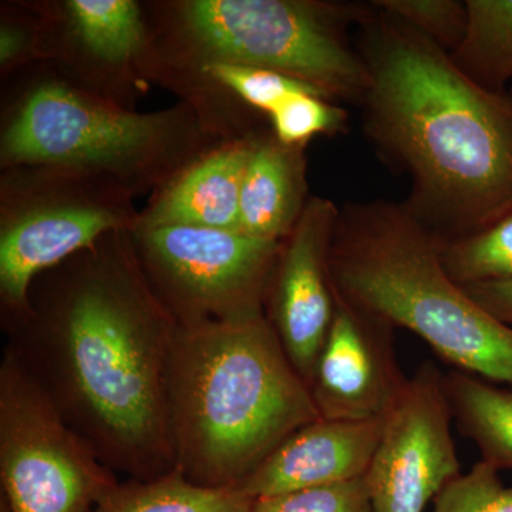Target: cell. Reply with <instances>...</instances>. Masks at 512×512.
I'll use <instances>...</instances> for the list:
<instances>
[{"label":"cell","mask_w":512,"mask_h":512,"mask_svg":"<svg viewBox=\"0 0 512 512\" xmlns=\"http://www.w3.org/2000/svg\"><path fill=\"white\" fill-rule=\"evenodd\" d=\"M372 3L406 22L450 55L466 36V0H372Z\"/></svg>","instance_id":"cell-23"},{"label":"cell","mask_w":512,"mask_h":512,"mask_svg":"<svg viewBox=\"0 0 512 512\" xmlns=\"http://www.w3.org/2000/svg\"><path fill=\"white\" fill-rule=\"evenodd\" d=\"M466 2V36L451 59L484 89L508 92L505 86L512 82V0Z\"/></svg>","instance_id":"cell-19"},{"label":"cell","mask_w":512,"mask_h":512,"mask_svg":"<svg viewBox=\"0 0 512 512\" xmlns=\"http://www.w3.org/2000/svg\"><path fill=\"white\" fill-rule=\"evenodd\" d=\"M133 191L106 175L53 167L9 168L2 178L0 295L10 318L29 309L40 275L106 235L133 231Z\"/></svg>","instance_id":"cell-7"},{"label":"cell","mask_w":512,"mask_h":512,"mask_svg":"<svg viewBox=\"0 0 512 512\" xmlns=\"http://www.w3.org/2000/svg\"><path fill=\"white\" fill-rule=\"evenodd\" d=\"M35 35L29 26L18 20L3 19L0 26V63L3 70L22 62L35 45Z\"/></svg>","instance_id":"cell-27"},{"label":"cell","mask_w":512,"mask_h":512,"mask_svg":"<svg viewBox=\"0 0 512 512\" xmlns=\"http://www.w3.org/2000/svg\"><path fill=\"white\" fill-rule=\"evenodd\" d=\"M464 289L491 315L512 326V278L478 282Z\"/></svg>","instance_id":"cell-26"},{"label":"cell","mask_w":512,"mask_h":512,"mask_svg":"<svg viewBox=\"0 0 512 512\" xmlns=\"http://www.w3.org/2000/svg\"><path fill=\"white\" fill-rule=\"evenodd\" d=\"M335 299L309 384L313 402L322 419H382L407 380L397 363L394 328L336 292Z\"/></svg>","instance_id":"cell-12"},{"label":"cell","mask_w":512,"mask_h":512,"mask_svg":"<svg viewBox=\"0 0 512 512\" xmlns=\"http://www.w3.org/2000/svg\"><path fill=\"white\" fill-rule=\"evenodd\" d=\"M370 9L318 0H188L173 6L171 36L198 72L215 63L259 67L360 106L370 77L352 29Z\"/></svg>","instance_id":"cell-6"},{"label":"cell","mask_w":512,"mask_h":512,"mask_svg":"<svg viewBox=\"0 0 512 512\" xmlns=\"http://www.w3.org/2000/svg\"><path fill=\"white\" fill-rule=\"evenodd\" d=\"M451 420L444 375L424 362L384 416L366 471L373 512H424L460 476Z\"/></svg>","instance_id":"cell-10"},{"label":"cell","mask_w":512,"mask_h":512,"mask_svg":"<svg viewBox=\"0 0 512 512\" xmlns=\"http://www.w3.org/2000/svg\"><path fill=\"white\" fill-rule=\"evenodd\" d=\"M272 134L279 143L303 147L316 136L339 134L348 128V111L315 92L292 94L271 114Z\"/></svg>","instance_id":"cell-21"},{"label":"cell","mask_w":512,"mask_h":512,"mask_svg":"<svg viewBox=\"0 0 512 512\" xmlns=\"http://www.w3.org/2000/svg\"><path fill=\"white\" fill-rule=\"evenodd\" d=\"M305 148L256 136L239 198L238 232L285 241L308 204Z\"/></svg>","instance_id":"cell-15"},{"label":"cell","mask_w":512,"mask_h":512,"mask_svg":"<svg viewBox=\"0 0 512 512\" xmlns=\"http://www.w3.org/2000/svg\"><path fill=\"white\" fill-rule=\"evenodd\" d=\"M383 419L312 421L282 441L237 488L258 500L365 476Z\"/></svg>","instance_id":"cell-13"},{"label":"cell","mask_w":512,"mask_h":512,"mask_svg":"<svg viewBox=\"0 0 512 512\" xmlns=\"http://www.w3.org/2000/svg\"><path fill=\"white\" fill-rule=\"evenodd\" d=\"M357 25L369 72L360 107L379 156L410 180L404 201L441 241L512 210V94L474 82L450 53L370 2Z\"/></svg>","instance_id":"cell-2"},{"label":"cell","mask_w":512,"mask_h":512,"mask_svg":"<svg viewBox=\"0 0 512 512\" xmlns=\"http://www.w3.org/2000/svg\"><path fill=\"white\" fill-rule=\"evenodd\" d=\"M175 470L237 488L296 430L322 419L265 311L177 325L171 348Z\"/></svg>","instance_id":"cell-3"},{"label":"cell","mask_w":512,"mask_h":512,"mask_svg":"<svg viewBox=\"0 0 512 512\" xmlns=\"http://www.w3.org/2000/svg\"><path fill=\"white\" fill-rule=\"evenodd\" d=\"M444 389L458 430L476 444L481 460L512 468V386L453 370L444 375Z\"/></svg>","instance_id":"cell-16"},{"label":"cell","mask_w":512,"mask_h":512,"mask_svg":"<svg viewBox=\"0 0 512 512\" xmlns=\"http://www.w3.org/2000/svg\"><path fill=\"white\" fill-rule=\"evenodd\" d=\"M64 20L74 46L94 63L133 62L147 45L140 6L131 0H67Z\"/></svg>","instance_id":"cell-17"},{"label":"cell","mask_w":512,"mask_h":512,"mask_svg":"<svg viewBox=\"0 0 512 512\" xmlns=\"http://www.w3.org/2000/svg\"><path fill=\"white\" fill-rule=\"evenodd\" d=\"M433 512H512V488L505 487L497 467L481 460L440 491Z\"/></svg>","instance_id":"cell-24"},{"label":"cell","mask_w":512,"mask_h":512,"mask_svg":"<svg viewBox=\"0 0 512 512\" xmlns=\"http://www.w3.org/2000/svg\"><path fill=\"white\" fill-rule=\"evenodd\" d=\"M0 512H93L120 483L6 346L0 363Z\"/></svg>","instance_id":"cell-8"},{"label":"cell","mask_w":512,"mask_h":512,"mask_svg":"<svg viewBox=\"0 0 512 512\" xmlns=\"http://www.w3.org/2000/svg\"><path fill=\"white\" fill-rule=\"evenodd\" d=\"M339 217L335 202L309 198L282 244L266 296V315L308 387L335 316L329 252Z\"/></svg>","instance_id":"cell-11"},{"label":"cell","mask_w":512,"mask_h":512,"mask_svg":"<svg viewBox=\"0 0 512 512\" xmlns=\"http://www.w3.org/2000/svg\"><path fill=\"white\" fill-rule=\"evenodd\" d=\"M251 512H373L366 474L355 480L258 498Z\"/></svg>","instance_id":"cell-25"},{"label":"cell","mask_w":512,"mask_h":512,"mask_svg":"<svg viewBox=\"0 0 512 512\" xmlns=\"http://www.w3.org/2000/svg\"><path fill=\"white\" fill-rule=\"evenodd\" d=\"M329 274L338 295L392 328L410 330L454 370L512 386V326L448 275L441 239L403 202L340 208Z\"/></svg>","instance_id":"cell-4"},{"label":"cell","mask_w":512,"mask_h":512,"mask_svg":"<svg viewBox=\"0 0 512 512\" xmlns=\"http://www.w3.org/2000/svg\"><path fill=\"white\" fill-rule=\"evenodd\" d=\"M252 504L238 488L202 487L174 470L117 484L93 512H251Z\"/></svg>","instance_id":"cell-18"},{"label":"cell","mask_w":512,"mask_h":512,"mask_svg":"<svg viewBox=\"0 0 512 512\" xmlns=\"http://www.w3.org/2000/svg\"><path fill=\"white\" fill-rule=\"evenodd\" d=\"M13 323L8 346L104 466L136 481L175 470L168 379L177 323L148 284L131 231L40 275Z\"/></svg>","instance_id":"cell-1"},{"label":"cell","mask_w":512,"mask_h":512,"mask_svg":"<svg viewBox=\"0 0 512 512\" xmlns=\"http://www.w3.org/2000/svg\"><path fill=\"white\" fill-rule=\"evenodd\" d=\"M131 238L148 284L177 325L265 311L284 244L185 225L136 227Z\"/></svg>","instance_id":"cell-9"},{"label":"cell","mask_w":512,"mask_h":512,"mask_svg":"<svg viewBox=\"0 0 512 512\" xmlns=\"http://www.w3.org/2000/svg\"><path fill=\"white\" fill-rule=\"evenodd\" d=\"M205 128L188 107L134 113L60 79L33 83L0 136L2 167L106 175L128 190L167 184L204 151Z\"/></svg>","instance_id":"cell-5"},{"label":"cell","mask_w":512,"mask_h":512,"mask_svg":"<svg viewBox=\"0 0 512 512\" xmlns=\"http://www.w3.org/2000/svg\"><path fill=\"white\" fill-rule=\"evenodd\" d=\"M256 134L212 147L158 190L136 227L185 225L238 232L242 181Z\"/></svg>","instance_id":"cell-14"},{"label":"cell","mask_w":512,"mask_h":512,"mask_svg":"<svg viewBox=\"0 0 512 512\" xmlns=\"http://www.w3.org/2000/svg\"><path fill=\"white\" fill-rule=\"evenodd\" d=\"M198 73L211 83L227 90L232 96L238 97L245 106L262 111L268 116L292 94L318 93L308 84L293 77L259 67L215 63L202 67Z\"/></svg>","instance_id":"cell-22"},{"label":"cell","mask_w":512,"mask_h":512,"mask_svg":"<svg viewBox=\"0 0 512 512\" xmlns=\"http://www.w3.org/2000/svg\"><path fill=\"white\" fill-rule=\"evenodd\" d=\"M511 94H512V89L510 90Z\"/></svg>","instance_id":"cell-28"},{"label":"cell","mask_w":512,"mask_h":512,"mask_svg":"<svg viewBox=\"0 0 512 512\" xmlns=\"http://www.w3.org/2000/svg\"><path fill=\"white\" fill-rule=\"evenodd\" d=\"M441 259L463 286L512 278V210L474 234L441 242Z\"/></svg>","instance_id":"cell-20"}]
</instances>
